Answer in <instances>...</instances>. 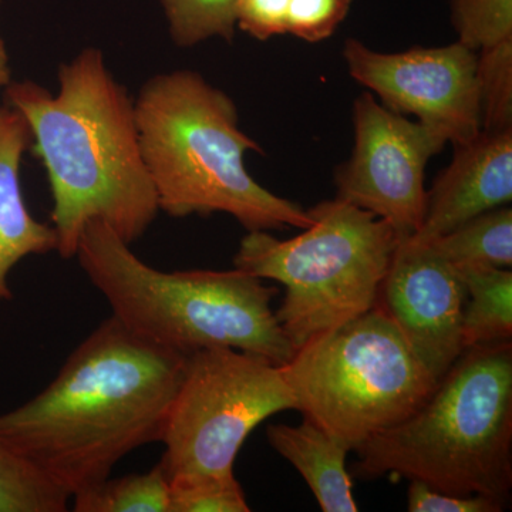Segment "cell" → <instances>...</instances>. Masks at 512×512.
<instances>
[{"instance_id":"6da1fadb","label":"cell","mask_w":512,"mask_h":512,"mask_svg":"<svg viewBox=\"0 0 512 512\" xmlns=\"http://www.w3.org/2000/svg\"><path fill=\"white\" fill-rule=\"evenodd\" d=\"M187 357L110 316L45 390L0 414V440L72 498L137 448L161 441Z\"/></svg>"},{"instance_id":"7a4b0ae2","label":"cell","mask_w":512,"mask_h":512,"mask_svg":"<svg viewBox=\"0 0 512 512\" xmlns=\"http://www.w3.org/2000/svg\"><path fill=\"white\" fill-rule=\"evenodd\" d=\"M59 83L57 94L33 82H10L5 89L8 106L25 117L30 148L46 170L56 252L74 258L94 220L131 245L160 211L141 153L134 101L94 47L60 66Z\"/></svg>"},{"instance_id":"3957f363","label":"cell","mask_w":512,"mask_h":512,"mask_svg":"<svg viewBox=\"0 0 512 512\" xmlns=\"http://www.w3.org/2000/svg\"><path fill=\"white\" fill-rule=\"evenodd\" d=\"M134 110L160 211L174 218L224 212L248 232L312 224L308 211L248 173L245 156L264 150L239 128L234 100L200 73L157 74L141 87Z\"/></svg>"},{"instance_id":"277c9868","label":"cell","mask_w":512,"mask_h":512,"mask_svg":"<svg viewBox=\"0 0 512 512\" xmlns=\"http://www.w3.org/2000/svg\"><path fill=\"white\" fill-rule=\"evenodd\" d=\"M76 258L111 316L141 338L185 355L237 349L278 366L295 355L272 309L278 289L248 272L160 271L99 220L84 228Z\"/></svg>"},{"instance_id":"5b68a950","label":"cell","mask_w":512,"mask_h":512,"mask_svg":"<svg viewBox=\"0 0 512 512\" xmlns=\"http://www.w3.org/2000/svg\"><path fill=\"white\" fill-rule=\"evenodd\" d=\"M363 480L407 478L507 501L512 488V343L466 349L419 409L357 448Z\"/></svg>"},{"instance_id":"8992f818","label":"cell","mask_w":512,"mask_h":512,"mask_svg":"<svg viewBox=\"0 0 512 512\" xmlns=\"http://www.w3.org/2000/svg\"><path fill=\"white\" fill-rule=\"evenodd\" d=\"M308 214L302 234L249 231L234 256L239 271L285 286L275 315L295 349L375 308L402 239L389 222L338 197Z\"/></svg>"},{"instance_id":"52a82bcc","label":"cell","mask_w":512,"mask_h":512,"mask_svg":"<svg viewBox=\"0 0 512 512\" xmlns=\"http://www.w3.org/2000/svg\"><path fill=\"white\" fill-rule=\"evenodd\" d=\"M282 372L295 410L349 453L409 417L439 383L380 305L303 343Z\"/></svg>"},{"instance_id":"ba28073f","label":"cell","mask_w":512,"mask_h":512,"mask_svg":"<svg viewBox=\"0 0 512 512\" xmlns=\"http://www.w3.org/2000/svg\"><path fill=\"white\" fill-rule=\"evenodd\" d=\"M295 407L282 366L237 349L197 350L187 357L158 464L168 480L234 473L249 434L268 417Z\"/></svg>"},{"instance_id":"9c48e42d","label":"cell","mask_w":512,"mask_h":512,"mask_svg":"<svg viewBox=\"0 0 512 512\" xmlns=\"http://www.w3.org/2000/svg\"><path fill=\"white\" fill-rule=\"evenodd\" d=\"M352 121L355 144L336 168V197L389 222L400 238L412 237L426 212L427 164L446 138L387 109L370 92L356 97Z\"/></svg>"},{"instance_id":"30bf717a","label":"cell","mask_w":512,"mask_h":512,"mask_svg":"<svg viewBox=\"0 0 512 512\" xmlns=\"http://www.w3.org/2000/svg\"><path fill=\"white\" fill-rule=\"evenodd\" d=\"M343 59L352 79L383 106L417 117L447 143H468L481 133L477 52L463 43L382 53L349 37Z\"/></svg>"},{"instance_id":"8fae6325","label":"cell","mask_w":512,"mask_h":512,"mask_svg":"<svg viewBox=\"0 0 512 512\" xmlns=\"http://www.w3.org/2000/svg\"><path fill=\"white\" fill-rule=\"evenodd\" d=\"M463 276L429 242L400 239L379 302L427 370L440 380L464 352Z\"/></svg>"},{"instance_id":"7c38bea8","label":"cell","mask_w":512,"mask_h":512,"mask_svg":"<svg viewBox=\"0 0 512 512\" xmlns=\"http://www.w3.org/2000/svg\"><path fill=\"white\" fill-rule=\"evenodd\" d=\"M511 201L512 130L481 131L474 140L454 146L453 160L427 191L423 225L412 238L433 241Z\"/></svg>"},{"instance_id":"4fadbf2b","label":"cell","mask_w":512,"mask_h":512,"mask_svg":"<svg viewBox=\"0 0 512 512\" xmlns=\"http://www.w3.org/2000/svg\"><path fill=\"white\" fill-rule=\"evenodd\" d=\"M30 144L25 117L0 106V301H12L9 274L22 259L57 249L55 228L32 217L20 187V164Z\"/></svg>"},{"instance_id":"5bb4252c","label":"cell","mask_w":512,"mask_h":512,"mask_svg":"<svg viewBox=\"0 0 512 512\" xmlns=\"http://www.w3.org/2000/svg\"><path fill=\"white\" fill-rule=\"evenodd\" d=\"M272 448L298 470L323 512H356L349 451L311 420L299 426L272 424L266 429Z\"/></svg>"},{"instance_id":"9a60e30c","label":"cell","mask_w":512,"mask_h":512,"mask_svg":"<svg viewBox=\"0 0 512 512\" xmlns=\"http://www.w3.org/2000/svg\"><path fill=\"white\" fill-rule=\"evenodd\" d=\"M467 289L461 336L464 350L511 342L512 271L507 268L461 269Z\"/></svg>"},{"instance_id":"2e32d148","label":"cell","mask_w":512,"mask_h":512,"mask_svg":"<svg viewBox=\"0 0 512 512\" xmlns=\"http://www.w3.org/2000/svg\"><path fill=\"white\" fill-rule=\"evenodd\" d=\"M458 271L468 268L512 266V210L510 205L483 212L453 231L429 241Z\"/></svg>"},{"instance_id":"e0dca14e","label":"cell","mask_w":512,"mask_h":512,"mask_svg":"<svg viewBox=\"0 0 512 512\" xmlns=\"http://www.w3.org/2000/svg\"><path fill=\"white\" fill-rule=\"evenodd\" d=\"M72 498L74 512H170V480L157 464L148 473L106 478Z\"/></svg>"},{"instance_id":"ac0fdd59","label":"cell","mask_w":512,"mask_h":512,"mask_svg":"<svg viewBox=\"0 0 512 512\" xmlns=\"http://www.w3.org/2000/svg\"><path fill=\"white\" fill-rule=\"evenodd\" d=\"M70 497L0 440V512H64Z\"/></svg>"},{"instance_id":"d6986e66","label":"cell","mask_w":512,"mask_h":512,"mask_svg":"<svg viewBox=\"0 0 512 512\" xmlns=\"http://www.w3.org/2000/svg\"><path fill=\"white\" fill-rule=\"evenodd\" d=\"M175 45L192 47L220 37L232 42L237 0H161Z\"/></svg>"},{"instance_id":"ffe728a7","label":"cell","mask_w":512,"mask_h":512,"mask_svg":"<svg viewBox=\"0 0 512 512\" xmlns=\"http://www.w3.org/2000/svg\"><path fill=\"white\" fill-rule=\"evenodd\" d=\"M481 131L512 130V39L477 52Z\"/></svg>"},{"instance_id":"44dd1931","label":"cell","mask_w":512,"mask_h":512,"mask_svg":"<svg viewBox=\"0 0 512 512\" xmlns=\"http://www.w3.org/2000/svg\"><path fill=\"white\" fill-rule=\"evenodd\" d=\"M457 42L474 52L512 39V0H450Z\"/></svg>"},{"instance_id":"7402d4cb","label":"cell","mask_w":512,"mask_h":512,"mask_svg":"<svg viewBox=\"0 0 512 512\" xmlns=\"http://www.w3.org/2000/svg\"><path fill=\"white\" fill-rule=\"evenodd\" d=\"M242 485L234 473L180 476L170 480V512H248Z\"/></svg>"},{"instance_id":"603a6c76","label":"cell","mask_w":512,"mask_h":512,"mask_svg":"<svg viewBox=\"0 0 512 512\" xmlns=\"http://www.w3.org/2000/svg\"><path fill=\"white\" fill-rule=\"evenodd\" d=\"M353 0H291L286 35L308 43L329 39L348 18Z\"/></svg>"},{"instance_id":"cb8c5ba5","label":"cell","mask_w":512,"mask_h":512,"mask_svg":"<svg viewBox=\"0 0 512 512\" xmlns=\"http://www.w3.org/2000/svg\"><path fill=\"white\" fill-rule=\"evenodd\" d=\"M507 501L488 495H456L434 490L421 481H410L407 510L410 512H500Z\"/></svg>"},{"instance_id":"d4e9b609","label":"cell","mask_w":512,"mask_h":512,"mask_svg":"<svg viewBox=\"0 0 512 512\" xmlns=\"http://www.w3.org/2000/svg\"><path fill=\"white\" fill-rule=\"evenodd\" d=\"M291 0H237V28L266 42L286 35V15Z\"/></svg>"},{"instance_id":"484cf974","label":"cell","mask_w":512,"mask_h":512,"mask_svg":"<svg viewBox=\"0 0 512 512\" xmlns=\"http://www.w3.org/2000/svg\"><path fill=\"white\" fill-rule=\"evenodd\" d=\"M10 82H12V73H10L8 50L0 36V90L6 89Z\"/></svg>"}]
</instances>
